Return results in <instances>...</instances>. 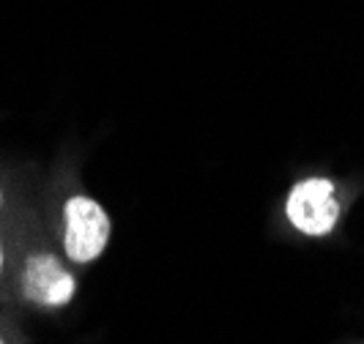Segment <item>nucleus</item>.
Returning a JSON list of instances; mask_svg holds the SVG:
<instances>
[{
  "mask_svg": "<svg viewBox=\"0 0 364 344\" xmlns=\"http://www.w3.org/2000/svg\"><path fill=\"white\" fill-rule=\"evenodd\" d=\"M0 265H3V252H0Z\"/></svg>",
  "mask_w": 364,
  "mask_h": 344,
  "instance_id": "nucleus-4",
  "label": "nucleus"
},
{
  "mask_svg": "<svg viewBox=\"0 0 364 344\" xmlns=\"http://www.w3.org/2000/svg\"><path fill=\"white\" fill-rule=\"evenodd\" d=\"M25 295L38 306H63L74 295V279L53 254H36L25 265Z\"/></svg>",
  "mask_w": 364,
  "mask_h": 344,
  "instance_id": "nucleus-3",
  "label": "nucleus"
},
{
  "mask_svg": "<svg viewBox=\"0 0 364 344\" xmlns=\"http://www.w3.org/2000/svg\"><path fill=\"white\" fill-rule=\"evenodd\" d=\"M63 246L74 262H91L105 252L109 240V216L91 197H72L66 202Z\"/></svg>",
  "mask_w": 364,
  "mask_h": 344,
  "instance_id": "nucleus-2",
  "label": "nucleus"
},
{
  "mask_svg": "<svg viewBox=\"0 0 364 344\" xmlns=\"http://www.w3.org/2000/svg\"><path fill=\"white\" fill-rule=\"evenodd\" d=\"M288 221L299 233L312 238L328 235L340 218V202L334 194V183L326 178H307L296 183L285 202Z\"/></svg>",
  "mask_w": 364,
  "mask_h": 344,
  "instance_id": "nucleus-1",
  "label": "nucleus"
}]
</instances>
